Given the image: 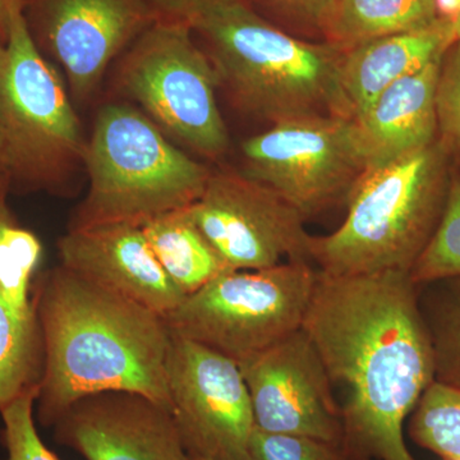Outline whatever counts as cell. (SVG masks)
Segmentation results:
<instances>
[{
    "label": "cell",
    "mask_w": 460,
    "mask_h": 460,
    "mask_svg": "<svg viewBox=\"0 0 460 460\" xmlns=\"http://www.w3.org/2000/svg\"><path fill=\"white\" fill-rule=\"evenodd\" d=\"M305 332L344 399L345 454L416 460L404 422L435 381V358L410 272L334 277L317 270Z\"/></svg>",
    "instance_id": "obj_1"
},
{
    "label": "cell",
    "mask_w": 460,
    "mask_h": 460,
    "mask_svg": "<svg viewBox=\"0 0 460 460\" xmlns=\"http://www.w3.org/2000/svg\"><path fill=\"white\" fill-rule=\"evenodd\" d=\"M35 295L44 341L35 419L42 428L100 393L142 395L171 411L165 317L62 265L36 280Z\"/></svg>",
    "instance_id": "obj_2"
},
{
    "label": "cell",
    "mask_w": 460,
    "mask_h": 460,
    "mask_svg": "<svg viewBox=\"0 0 460 460\" xmlns=\"http://www.w3.org/2000/svg\"><path fill=\"white\" fill-rule=\"evenodd\" d=\"M237 107L271 124L311 117L356 118L343 86L345 51L272 25L243 0H208L190 17Z\"/></svg>",
    "instance_id": "obj_3"
},
{
    "label": "cell",
    "mask_w": 460,
    "mask_h": 460,
    "mask_svg": "<svg viewBox=\"0 0 460 460\" xmlns=\"http://www.w3.org/2000/svg\"><path fill=\"white\" fill-rule=\"evenodd\" d=\"M452 156L440 141L366 171L332 234L311 239V259L334 277L411 272L443 215Z\"/></svg>",
    "instance_id": "obj_4"
},
{
    "label": "cell",
    "mask_w": 460,
    "mask_h": 460,
    "mask_svg": "<svg viewBox=\"0 0 460 460\" xmlns=\"http://www.w3.org/2000/svg\"><path fill=\"white\" fill-rule=\"evenodd\" d=\"M84 165L89 190L68 229L107 223L144 226L195 204L211 172L172 144L140 109L119 102L100 109Z\"/></svg>",
    "instance_id": "obj_5"
},
{
    "label": "cell",
    "mask_w": 460,
    "mask_h": 460,
    "mask_svg": "<svg viewBox=\"0 0 460 460\" xmlns=\"http://www.w3.org/2000/svg\"><path fill=\"white\" fill-rule=\"evenodd\" d=\"M0 129L11 178L30 186L62 190L84 164L80 119L56 68L36 47L22 9L9 20L0 66Z\"/></svg>",
    "instance_id": "obj_6"
},
{
    "label": "cell",
    "mask_w": 460,
    "mask_h": 460,
    "mask_svg": "<svg viewBox=\"0 0 460 460\" xmlns=\"http://www.w3.org/2000/svg\"><path fill=\"white\" fill-rule=\"evenodd\" d=\"M310 262L230 270L165 317L172 332L242 365L302 329L316 287Z\"/></svg>",
    "instance_id": "obj_7"
},
{
    "label": "cell",
    "mask_w": 460,
    "mask_h": 460,
    "mask_svg": "<svg viewBox=\"0 0 460 460\" xmlns=\"http://www.w3.org/2000/svg\"><path fill=\"white\" fill-rule=\"evenodd\" d=\"M190 29L189 22L177 20L142 31L118 68L117 84L169 138L219 159L230 145L217 105L219 75Z\"/></svg>",
    "instance_id": "obj_8"
},
{
    "label": "cell",
    "mask_w": 460,
    "mask_h": 460,
    "mask_svg": "<svg viewBox=\"0 0 460 460\" xmlns=\"http://www.w3.org/2000/svg\"><path fill=\"white\" fill-rule=\"evenodd\" d=\"M242 172L277 190L305 217L347 201L368 169L353 118L311 115L271 124L242 144Z\"/></svg>",
    "instance_id": "obj_9"
},
{
    "label": "cell",
    "mask_w": 460,
    "mask_h": 460,
    "mask_svg": "<svg viewBox=\"0 0 460 460\" xmlns=\"http://www.w3.org/2000/svg\"><path fill=\"white\" fill-rule=\"evenodd\" d=\"M199 229L232 270L313 261L305 217L277 190L233 169L211 171L192 206Z\"/></svg>",
    "instance_id": "obj_10"
},
{
    "label": "cell",
    "mask_w": 460,
    "mask_h": 460,
    "mask_svg": "<svg viewBox=\"0 0 460 460\" xmlns=\"http://www.w3.org/2000/svg\"><path fill=\"white\" fill-rule=\"evenodd\" d=\"M168 358L171 411L192 458L250 460L252 402L241 366L172 332Z\"/></svg>",
    "instance_id": "obj_11"
},
{
    "label": "cell",
    "mask_w": 460,
    "mask_h": 460,
    "mask_svg": "<svg viewBox=\"0 0 460 460\" xmlns=\"http://www.w3.org/2000/svg\"><path fill=\"white\" fill-rule=\"evenodd\" d=\"M257 429L307 436L343 447L334 387L304 328L242 363Z\"/></svg>",
    "instance_id": "obj_12"
},
{
    "label": "cell",
    "mask_w": 460,
    "mask_h": 460,
    "mask_svg": "<svg viewBox=\"0 0 460 460\" xmlns=\"http://www.w3.org/2000/svg\"><path fill=\"white\" fill-rule=\"evenodd\" d=\"M53 429L57 444L84 460H193L171 411L131 393L86 396Z\"/></svg>",
    "instance_id": "obj_13"
},
{
    "label": "cell",
    "mask_w": 460,
    "mask_h": 460,
    "mask_svg": "<svg viewBox=\"0 0 460 460\" xmlns=\"http://www.w3.org/2000/svg\"><path fill=\"white\" fill-rule=\"evenodd\" d=\"M42 259L40 239L0 208V410L35 392L44 370V341L36 272Z\"/></svg>",
    "instance_id": "obj_14"
},
{
    "label": "cell",
    "mask_w": 460,
    "mask_h": 460,
    "mask_svg": "<svg viewBox=\"0 0 460 460\" xmlns=\"http://www.w3.org/2000/svg\"><path fill=\"white\" fill-rule=\"evenodd\" d=\"M60 265L166 317L186 296L166 275L140 224L68 229L58 242Z\"/></svg>",
    "instance_id": "obj_15"
},
{
    "label": "cell",
    "mask_w": 460,
    "mask_h": 460,
    "mask_svg": "<svg viewBox=\"0 0 460 460\" xmlns=\"http://www.w3.org/2000/svg\"><path fill=\"white\" fill-rule=\"evenodd\" d=\"M45 36L77 100L95 93L111 60L146 30L140 0H42Z\"/></svg>",
    "instance_id": "obj_16"
},
{
    "label": "cell",
    "mask_w": 460,
    "mask_h": 460,
    "mask_svg": "<svg viewBox=\"0 0 460 460\" xmlns=\"http://www.w3.org/2000/svg\"><path fill=\"white\" fill-rule=\"evenodd\" d=\"M443 58L396 81L356 118L368 169L411 155L438 140L435 91Z\"/></svg>",
    "instance_id": "obj_17"
},
{
    "label": "cell",
    "mask_w": 460,
    "mask_h": 460,
    "mask_svg": "<svg viewBox=\"0 0 460 460\" xmlns=\"http://www.w3.org/2000/svg\"><path fill=\"white\" fill-rule=\"evenodd\" d=\"M454 42L452 21L438 18L425 29L385 36L345 51L341 78L356 118L396 81L443 58Z\"/></svg>",
    "instance_id": "obj_18"
},
{
    "label": "cell",
    "mask_w": 460,
    "mask_h": 460,
    "mask_svg": "<svg viewBox=\"0 0 460 460\" xmlns=\"http://www.w3.org/2000/svg\"><path fill=\"white\" fill-rule=\"evenodd\" d=\"M190 206L159 215L142 226L157 261L184 296L232 270L199 229Z\"/></svg>",
    "instance_id": "obj_19"
},
{
    "label": "cell",
    "mask_w": 460,
    "mask_h": 460,
    "mask_svg": "<svg viewBox=\"0 0 460 460\" xmlns=\"http://www.w3.org/2000/svg\"><path fill=\"white\" fill-rule=\"evenodd\" d=\"M438 20L435 0H337L323 35L329 44L348 51L385 36L425 29Z\"/></svg>",
    "instance_id": "obj_20"
},
{
    "label": "cell",
    "mask_w": 460,
    "mask_h": 460,
    "mask_svg": "<svg viewBox=\"0 0 460 460\" xmlns=\"http://www.w3.org/2000/svg\"><path fill=\"white\" fill-rule=\"evenodd\" d=\"M435 358V380L460 390V278L419 287Z\"/></svg>",
    "instance_id": "obj_21"
},
{
    "label": "cell",
    "mask_w": 460,
    "mask_h": 460,
    "mask_svg": "<svg viewBox=\"0 0 460 460\" xmlns=\"http://www.w3.org/2000/svg\"><path fill=\"white\" fill-rule=\"evenodd\" d=\"M410 436L444 460H460V390L434 381L411 411Z\"/></svg>",
    "instance_id": "obj_22"
},
{
    "label": "cell",
    "mask_w": 460,
    "mask_h": 460,
    "mask_svg": "<svg viewBox=\"0 0 460 460\" xmlns=\"http://www.w3.org/2000/svg\"><path fill=\"white\" fill-rule=\"evenodd\" d=\"M416 286L460 278V174H453L434 234L410 272Z\"/></svg>",
    "instance_id": "obj_23"
},
{
    "label": "cell",
    "mask_w": 460,
    "mask_h": 460,
    "mask_svg": "<svg viewBox=\"0 0 460 460\" xmlns=\"http://www.w3.org/2000/svg\"><path fill=\"white\" fill-rule=\"evenodd\" d=\"M38 390L20 396L0 410L3 420L2 443L5 458L2 460H62L51 452L39 435L35 419Z\"/></svg>",
    "instance_id": "obj_24"
},
{
    "label": "cell",
    "mask_w": 460,
    "mask_h": 460,
    "mask_svg": "<svg viewBox=\"0 0 460 460\" xmlns=\"http://www.w3.org/2000/svg\"><path fill=\"white\" fill-rule=\"evenodd\" d=\"M438 140L460 162V41L441 60L435 91Z\"/></svg>",
    "instance_id": "obj_25"
},
{
    "label": "cell",
    "mask_w": 460,
    "mask_h": 460,
    "mask_svg": "<svg viewBox=\"0 0 460 460\" xmlns=\"http://www.w3.org/2000/svg\"><path fill=\"white\" fill-rule=\"evenodd\" d=\"M343 447L307 436L271 434L255 429L250 460H345Z\"/></svg>",
    "instance_id": "obj_26"
},
{
    "label": "cell",
    "mask_w": 460,
    "mask_h": 460,
    "mask_svg": "<svg viewBox=\"0 0 460 460\" xmlns=\"http://www.w3.org/2000/svg\"><path fill=\"white\" fill-rule=\"evenodd\" d=\"M247 2V0H243ZM270 9L275 14L299 27L317 30L323 33V26L337 0H251Z\"/></svg>",
    "instance_id": "obj_27"
},
{
    "label": "cell",
    "mask_w": 460,
    "mask_h": 460,
    "mask_svg": "<svg viewBox=\"0 0 460 460\" xmlns=\"http://www.w3.org/2000/svg\"><path fill=\"white\" fill-rule=\"evenodd\" d=\"M163 8L172 12L181 21L189 22L190 17L195 13L199 5L204 4L208 0H157Z\"/></svg>",
    "instance_id": "obj_28"
},
{
    "label": "cell",
    "mask_w": 460,
    "mask_h": 460,
    "mask_svg": "<svg viewBox=\"0 0 460 460\" xmlns=\"http://www.w3.org/2000/svg\"><path fill=\"white\" fill-rule=\"evenodd\" d=\"M16 9H22V0H0V39L7 41L9 20Z\"/></svg>",
    "instance_id": "obj_29"
},
{
    "label": "cell",
    "mask_w": 460,
    "mask_h": 460,
    "mask_svg": "<svg viewBox=\"0 0 460 460\" xmlns=\"http://www.w3.org/2000/svg\"><path fill=\"white\" fill-rule=\"evenodd\" d=\"M438 17L453 21L460 14V0H435Z\"/></svg>",
    "instance_id": "obj_30"
},
{
    "label": "cell",
    "mask_w": 460,
    "mask_h": 460,
    "mask_svg": "<svg viewBox=\"0 0 460 460\" xmlns=\"http://www.w3.org/2000/svg\"><path fill=\"white\" fill-rule=\"evenodd\" d=\"M0 172H4V174H8L11 177V174H9L7 148H5L2 129H0Z\"/></svg>",
    "instance_id": "obj_31"
},
{
    "label": "cell",
    "mask_w": 460,
    "mask_h": 460,
    "mask_svg": "<svg viewBox=\"0 0 460 460\" xmlns=\"http://www.w3.org/2000/svg\"><path fill=\"white\" fill-rule=\"evenodd\" d=\"M9 181H11V177L8 174L0 172V208L7 205L5 204V196H7Z\"/></svg>",
    "instance_id": "obj_32"
},
{
    "label": "cell",
    "mask_w": 460,
    "mask_h": 460,
    "mask_svg": "<svg viewBox=\"0 0 460 460\" xmlns=\"http://www.w3.org/2000/svg\"><path fill=\"white\" fill-rule=\"evenodd\" d=\"M453 31L456 41H460V14L453 21Z\"/></svg>",
    "instance_id": "obj_33"
},
{
    "label": "cell",
    "mask_w": 460,
    "mask_h": 460,
    "mask_svg": "<svg viewBox=\"0 0 460 460\" xmlns=\"http://www.w3.org/2000/svg\"><path fill=\"white\" fill-rule=\"evenodd\" d=\"M5 53V42L0 39V66H2L3 58H4Z\"/></svg>",
    "instance_id": "obj_34"
},
{
    "label": "cell",
    "mask_w": 460,
    "mask_h": 460,
    "mask_svg": "<svg viewBox=\"0 0 460 460\" xmlns=\"http://www.w3.org/2000/svg\"><path fill=\"white\" fill-rule=\"evenodd\" d=\"M193 460H208V459H199V458H193Z\"/></svg>",
    "instance_id": "obj_35"
}]
</instances>
